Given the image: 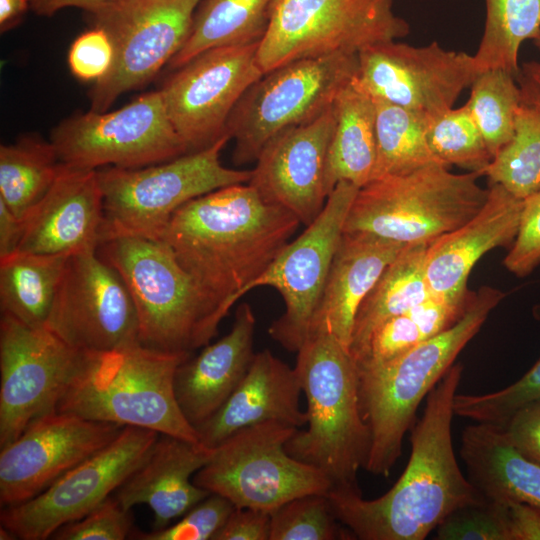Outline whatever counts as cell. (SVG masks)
<instances>
[{
    "label": "cell",
    "instance_id": "6da1fadb",
    "mask_svg": "<svg viewBox=\"0 0 540 540\" xmlns=\"http://www.w3.org/2000/svg\"><path fill=\"white\" fill-rule=\"evenodd\" d=\"M463 366L453 364L426 397L411 428V453L397 482L382 496L331 488L334 514L356 539L423 540L455 509L484 496L465 477L452 443L454 399Z\"/></svg>",
    "mask_w": 540,
    "mask_h": 540
},
{
    "label": "cell",
    "instance_id": "7a4b0ae2",
    "mask_svg": "<svg viewBox=\"0 0 540 540\" xmlns=\"http://www.w3.org/2000/svg\"><path fill=\"white\" fill-rule=\"evenodd\" d=\"M301 222L249 183L226 186L179 208L159 236L227 315L276 259Z\"/></svg>",
    "mask_w": 540,
    "mask_h": 540
},
{
    "label": "cell",
    "instance_id": "3957f363",
    "mask_svg": "<svg viewBox=\"0 0 540 540\" xmlns=\"http://www.w3.org/2000/svg\"><path fill=\"white\" fill-rule=\"evenodd\" d=\"M190 356L141 343L106 352L80 351L56 411L199 442L174 387L178 366Z\"/></svg>",
    "mask_w": 540,
    "mask_h": 540
},
{
    "label": "cell",
    "instance_id": "277c9868",
    "mask_svg": "<svg viewBox=\"0 0 540 540\" xmlns=\"http://www.w3.org/2000/svg\"><path fill=\"white\" fill-rule=\"evenodd\" d=\"M505 294L483 286L469 297L461 318L442 333L394 359L357 369L362 417L371 446L365 470L387 477L402 454L421 401L440 381L468 342L479 332Z\"/></svg>",
    "mask_w": 540,
    "mask_h": 540
},
{
    "label": "cell",
    "instance_id": "5b68a950",
    "mask_svg": "<svg viewBox=\"0 0 540 540\" xmlns=\"http://www.w3.org/2000/svg\"><path fill=\"white\" fill-rule=\"evenodd\" d=\"M307 402V429L297 430L285 449L323 472L332 488L361 493L370 430L360 409L357 369L349 351L332 335L308 336L295 365Z\"/></svg>",
    "mask_w": 540,
    "mask_h": 540
},
{
    "label": "cell",
    "instance_id": "8992f818",
    "mask_svg": "<svg viewBox=\"0 0 540 540\" xmlns=\"http://www.w3.org/2000/svg\"><path fill=\"white\" fill-rule=\"evenodd\" d=\"M125 280L136 307L139 341L166 352L209 344L226 316L159 238L118 236L97 247Z\"/></svg>",
    "mask_w": 540,
    "mask_h": 540
},
{
    "label": "cell",
    "instance_id": "52a82bcc",
    "mask_svg": "<svg viewBox=\"0 0 540 540\" xmlns=\"http://www.w3.org/2000/svg\"><path fill=\"white\" fill-rule=\"evenodd\" d=\"M431 164L404 175L384 176L359 188L343 232H363L402 244L433 239L470 220L489 188L477 172L455 174Z\"/></svg>",
    "mask_w": 540,
    "mask_h": 540
},
{
    "label": "cell",
    "instance_id": "ba28073f",
    "mask_svg": "<svg viewBox=\"0 0 540 540\" xmlns=\"http://www.w3.org/2000/svg\"><path fill=\"white\" fill-rule=\"evenodd\" d=\"M229 140L225 134L204 149L145 167L97 169L103 194L101 242L118 236L159 238L187 202L226 186L248 183L251 170L227 168L220 161Z\"/></svg>",
    "mask_w": 540,
    "mask_h": 540
},
{
    "label": "cell",
    "instance_id": "9c48e42d",
    "mask_svg": "<svg viewBox=\"0 0 540 540\" xmlns=\"http://www.w3.org/2000/svg\"><path fill=\"white\" fill-rule=\"evenodd\" d=\"M357 54L339 52L303 58L263 74L228 119L226 133L235 141L233 161H256L275 136L330 107L356 75Z\"/></svg>",
    "mask_w": 540,
    "mask_h": 540
},
{
    "label": "cell",
    "instance_id": "30bf717a",
    "mask_svg": "<svg viewBox=\"0 0 540 540\" xmlns=\"http://www.w3.org/2000/svg\"><path fill=\"white\" fill-rule=\"evenodd\" d=\"M297 430L271 421L234 433L214 448L209 462L194 475V484L237 508L270 514L294 498L327 494L332 488L329 478L285 449Z\"/></svg>",
    "mask_w": 540,
    "mask_h": 540
},
{
    "label": "cell",
    "instance_id": "8fae6325",
    "mask_svg": "<svg viewBox=\"0 0 540 540\" xmlns=\"http://www.w3.org/2000/svg\"><path fill=\"white\" fill-rule=\"evenodd\" d=\"M393 0H275L257 49L263 73L289 62L333 53H358L409 32Z\"/></svg>",
    "mask_w": 540,
    "mask_h": 540
},
{
    "label": "cell",
    "instance_id": "7c38bea8",
    "mask_svg": "<svg viewBox=\"0 0 540 540\" xmlns=\"http://www.w3.org/2000/svg\"><path fill=\"white\" fill-rule=\"evenodd\" d=\"M203 0H117L86 13L115 50L108 74L89 93L90 110L105 112L121 95L149 82L185 43Z\"/></svg>",
    "mask_w": 540,
    "mask_h": 540
},
{
    "label": "cell",
    "instance_id": "4fadbf2b",
    "mask_svg": "<svg viewBox=\"0 0 540 540\" xmlns=\"http://www.w3.org/2000/svg\"><path fill=\"white\" fill-rule=\"evenodd\" d=\"M50 142L61 163L80 169L140 168L188 153L160 90L114 111L70 116L53 128Z\"/></svg>",
    "mask_w": 540,
    "mask_h": 540
},
{
    "label": "cell",
    "instance_id": "5bb4252c",
    "mask_svg": "<svg viewBox=\"0 0 540 540\" xmlns=\"http://www.w3.org/2000/svg\"><path fill=\"white\" fill-rule=\"evenodd\" d=\"M160 433L125 426L118 436L37 496L2 507L1 525L22 540H46L99 506L145 460Z\"/></svg>",
    "mask_w": 540,
    "mask_h": 540
},
{
    "label": "cell",
    "instance_id": "9a60e30c",
    "mask_svg": "<svg viewBox=\"0 0 540 540\" xmlns=\"http://www.w3.org/2000/svg\"><path fill=\"white\" fill-rule=\"evenodd\" d=\"M358 187L341 181L329 194L319 216L289 242L267 270L247 288L268 286L277 290L284 313L268 333L289 352L297 353L306 341L312 317L321 298L345 220Z\"/></svg>",
    "mask_w": 540,
    "mask_h": 540
},
{
    "label": "cell",
    "instance_id": "2e32d148",
    "mask_svg": "<svg viewBox=\"0 0 540 540\" xmlns=\"http://www.w3.org/2000/svg\"><path fill=\"white\" fill-rule=\"evenodd\" d=\"M45 327L80 351L106 352L140 343L130 290L97 248L69 255Z\"/></svg>",
    "mask_w": 540,
    "mask_h": 540
},
{
    "label": "cell",
    "instance_id": "e0dca14e",
    "mask_svg": "<svg viewBox=\"0 0 540 540\" xmlns=\"http://www.w3.org/2000/svg\"><path fill=\"white\" fill-rule=\"evenodd\" d=\"M258 43L208 49L179 67L160 89L168 117L188 153L226 133L245 92L263 76Z\"/></svg>",
    "mask_w": 540,
    "mask_h": 540
},
{
    "label": "cell",
    "instance_id": "ac0fdd59",
    "mask_svg": "<svg viewBox=\"0 0 540 540\" xmlns=\"http://www.w3.org/2000/svg\"><path fill=\"white\" fill-rule=\"evenodd\" d=\"M80 350L47 327L11 316L0 320V448L16 440L35 419L56 411Z\"/></svg>",
    "mask_w": 540,
    "mask_h": 540
},
{
    "label": "cell",
    "instance_id": "d6986e66",
    "mask_svg": "<svg viewBox=\"0 0 540 540\" xmlns=\"http://www.w3.org/2000/svg\"><path fill=\"white\" fill-rule=\"evenodd\" d=\"M357 56L355 81L373 99L431 117L453 108L480 73L474 55L436 42L415 47L386 41L361 49Z\"/></svg>",
    "mask_w": 540,
    "mask_h": 540
},
{
    "label": "cell",
    "instance_id": "ffe728a7",
    "mask_svg": "<svg viewBox=\"0 0 540 540\" xmlns=\"http://www.w3.org/2000/svg\"><path fill=\"white\" fill-rule=\"evenodd\" d=\"M125 426L53 411L0 452L1 507L23 503L111 443Z\"/></svg>",
    "mask_w": 540,
    "mask_h": 540
},
{
    "label": "cell",
    "instance_id": "44dd1931",
    "mask_svg": "<svg viewBox=\"0 0 540 540\" xmlns=\"http://www.w3.org/2000/svg\"><path fill=\"white\" fill-rule=\"evenodd\" d=\"M335 124L333 103L271 139L251 170L248 183L260 196L292 212L305 226L319 216L328 198L325 172Z\"/></svg>",
    "mask_w": 540,
    "mask_h": 540
},
{
    "label": "cell",
    "instance_id": "7402d4cb",
    "mask_svg": "<svg viewBox=\"0 0 540 540\" xmlns=\"http://www.w3.org/2000/svg\"><path fill=\"white\" fill-rule=\"evenodd\" d=\"M523 199L491 183L486 202L466 223L429 242L425 274L432 295L466 304L467 281L479 259L490 250L513 243Z\"/></svg>",
    "mask_w": 540,
    "mask_h": 540
},
{
    "label": "cell",
    "instance_id": "603a6c76",
    "mask_svg": "<svg viewBox=\"0 0 540 540\" xmlns=\"http://www.w3.org/2000/svg\"><path fill=\"white\" fill-rule=\"evenodd\" d=\"M22 224L17 251L71 255L97 248L103 224V194L97 169L63 164L53 186Z\"/></svg>",
    "mask_w": 540,
    "mask_h": 540
},
{
    "label": "cell",
    "instance_id": "cb8c5ba5",
    "mask_svg": "<svg viewBox=\"0 0 540 540\" xmlns=\"http://www.w3.org/2000/svg\"><path fill=\"white\" fill-rule=\"evenodd\" d=\"M301 383L294 368L270 350L255 353L237 388L206 421L196 426L199 442L215 448L234 433L265 422L301 428L307 424L301 410Z\"/></svg>",
    "mask_w": 540,
    "mask_h": 540
},
{
    "label": "cell",
    "instance_id": "d4e9b609",
    "mask_svg": "<svg viewBox=\"0 0 540 540\" xmlns=\"http://www.w3.org/2000/svg\"><path fill=\"white\" fill-rule=\"evenodd\" d=\"M213 453L214 448L200 442L160 434L145 460L116 490L115 498L127 510L149 506L153 529L165 528L211 494L195 485L193 477Z\"/></svg>",
    "mask_w": 540,
    "mask_h": 540
},
{
    "label": "cell",
    "instance_id": "484cf974",
    "mask_svg": "<svg viewBox=\"0 0 540 540\" xmlns=\"http://www.w3.org/2000/svg\"><path fill=\"white\" fill-rule=\"evenodd\" d=\"M405 245L368 233L343 232L308 336L328 333L349 351L360 304Z\"/></svg>",
    "mask_w": 540,
    "mask_h": 540
},
{
    "label": "cell",
    "instance_id": "4316f807",
    "mask_svg": "<svg viewBox=\"0 0 540 540\" xmlns=\"http://www.w3.org/2000/svg\"><path fill=\"white\" fill-rule=\"evenodd\" d=\"M256 318L251 306H238L230 332L182 362L175 374V395L194 428L211 417L246 375L254 352Z\"/></svg>",
    "mask_w": 540,
    "mask_h": 540
},
{
    "label": "cell",
    "instance_id": "83f0119b",
    "mask_svg": "<svg viewBox=\"0 0 540 540\" xmlns=\"http://www.w3.org/2000/svg\"><path fill=\"white\" fill-rule=\"evenodd\" d=\"M468 479L487 499L540 508V464L523 455L502 426L476 422L461 435Z\"/></svg>",
    "mask_w": 540,
    "mask_h": 540
},
{
    "label": "cell",
    "instance_id": "f1b7e54d",
    "mask_svg": "<svg viewBox=\"0 0 540 540\" xmlns=\"http://www.w3.org/2000/svg\"><path fill=\"white\" fill-rule=\"evenodd\" d=\"M334 107L336 124L325 172L328 196L341 181L358 188L369 183L377 158L375 102L355 76L340 90Z\"/></svg>",
    "mask_w": 540,
    "mask_h": 540
},
{
    "label": "cell",
    "instance_id": "f546056e",
    "mask_svg": "<svg viewBox=\"0 0 540 540\" xmlns=\"http://www.w3.org/2000/svg\"><path fill=\"white\" fill-rule=\"evenodd\" d=\"M429 241L406 244L360 304L355 316L349 353L356 352L385 320L405 313L432 293L425 274Z\"/></svg>",
    "mask_w": 540,
    "mask_h": 540
},
{
    "label": "cell",
    "instance_id": "4dcf8cb0",
    "mask_svg": "<svg viewBox=\"0 0 540 540\" xmlns=\"http://www.w3.org/2000/svg\"><path fill=\"white\" fill-rule=\"evenodd\" d=\"M68 257L17 251L0 259L1 314L45 327Z\"/></svg>",
    "mask_w": 540,
    "mask_h": 540
},
{
    "label": "cell",
    "instance_id": "1f68e13d",
    "mask_svg": "<svg viewBox=\"0 0 540 540\" xmlns=\"http://www.w3.org/2000/svg\"><path fill=\"white\" fill-rule=\"evenodd\" d=\"M275 0H203L190 33L169 67L178 69L215 47L258 43L265 35Z\"/></svg>",
    "mask_w": 540,
    "mask_h": 540
},
{
    "label": "cell",
    "instance_id": "d6a6232c",
    "mask_svg": "<svg viewBox=\"0 0 540 540\" xmlns=\"http://www.w3.org/2000/svg\"><path fill=\"white\" fill-rule=\"evenodd\" d=\"M62 163L53 144L25 136L0 146V200L22 221L56 181Z\"/></svg>",
    "mask_w": 540,
    "mask_h": 540
},
{
    "label": "cell",
    "instance_id": "836d02e7",
    "mask_svg": "<svg viewBox=\"0 0 540 540\" xmlns=\"http://www.w3.org/2000/svg\"><path fill=\"white\" fill-rule=\"evenodd\" d=\"M374 102L377 158L372 180L441 164L427 142L431 116L382 100Z\"/></svg>",
    "mask_w": 540,
    "mask_h": 540
},
{
    "label": "cell",
    "instance_id": "e575fe53",
    "mask_svg": "<svg viewBox=\"0 0 540 540\" xmlns=\"http://www.w3.org/2000/svg\"><path fill=\"white\" fill-rule=\"evenodd\" d=\"M483 35L474 59L479 72L503 69L519 72L523 42L540 33V0H485Z\"/></svg>",
    "mask_w": 540,
    "mask_h": 540
},
{
    "label": "cell",
    "instance_id": "d590c367",
    "mask_svg": "<svg viewBox=\"0 0 540 540\" xmlns=\"http://www.w3.org/2000/svg\"><path fill=\"white\" fill-rule=\"evenodd\" d=\"M483 175L520 199L540 190L539 110L521 104L513 137L493 157Z\"/></svg>",
    "mask_w": 540,
    "mask_h": 540
},
{
    "label": "cell",
    "instance_id": "8d00e7d4",
    "mask_svg": "<svg viewBox=\"0 0 540 540\" xmlns=\"http://www.w3.org/2000/svg\"><path fill=\"white\" fill-rule=\"evenodd\" d=\"M494 157L513 137L521 95L514 75L503 69L478 74L466 102Z\"/></svg>",
    "mask_w": 540,
    "mask_h": 540
},
{
    "label": "cell",
    "instance_id": "74e56055",
    "mask_svg": "<svg viewBox=\"0 0 540 540\" xmlns=\"http://www.w3.org/2000/svg\"><path fill=\"white\" fill-rule=\"evenodd\" d=\"M427 142L436 160L483 175L493 159L467 104L430 118Z\"/></svg>",
    "mask_w": 540,
    "mask_h": 540
},
{
    "label": "cell",
    "instance_id": "f35d334b",
    "mask_svg": "<svg viewBox=\"0 0 540 540\" xmlns=\"http://www.w3.org/2000/svg\"><path fill=\"white\" fill-rule=\"evenodd\" d=\"M338 522L327 494H307L271 513L270 540L356 539Z\"/></svg>",
    "mask_w": 540,
    "mask_h": 540
},
{
    "label": "cell",
    "instance_id": "ab89813d",
    "mask_svg": "<svg viewBox=\"0 0 540 540\" xmlns=\"http://www.w3.org/2000/svg\"><path fill=\"white\" fill-rule=\"evenodd\" d=\"M540 399V358L517 381L484 394H456L455 415L502 426L518 409Z\"/></svg>",
    "mask_w": 540,
    "mask_h": 540
},
{
    "label": "cell",
    "instance_id": "60d3db41",
    "mask_svg": "<svg viewBox=\"0 0 540 540\" xmlns=\"http://www.w3.org/2000/svg\"><path fill=\"white\" fill-rule=\"evenodd\" d=\"M507 502L484 499L461 506L437 527L439 540H509Z\"/></svg>",
    "mask_w": 540,
    "mask_h": 540
},
{
    "label": "cell",
    "instance_id": "b9f144b4",
    "mask_svg": "<svg viewBox=\"0 0 540 540\" xmlns=\"http://www.w3.org/2000/svg\"><path fill=\"white\" fill-rule=\"evenodd\" d=\"M234 509V504L227 498L211 493L167 527L153 529L150 532L133 530L129 538L136 540H214Z\"/></svg>",
    "mask_w": 540,
    "mask_h": 540
},
{
    "label": "cell",
    "instance_id": "7bdbcfd3",
    "mask_svg": "<svg viewBox=\"0 0 540 540\" xmlns=\"http://www.w3.org/2000/svg\"><path fill=\"white\" fill-rule=\"evenodd\" d=\"M132 525L130 510L123 508L115 497H109L84 517L60 527L51 539L123 540L130 537Z\"/></svg>",
    "mask_w": 540,
    "mask_h": 540
},
{
    "label": "cell",
    "instance_id": "ee69618b",
    "mask_svg": "<svg viewBox=\"0 0 540 540\" xmlns=\"http://www.w3.org/2000/svg\"><path fill=\"white\" fill-rule=\"evenodd\" d=\"M503 264L518 277L540 265V190L523 199L518 232Z\"/></svg>",
    "mask_w": 540,
    "mask_h": 540
},
{
    "label": "cell",
    "instance_id": "f6af8a7d",
    "mask_svg": "<svg viewBox=\"0 0 540 540\" xmlns=\"http://www.w3.org/2000/svg\"><path fill=\"white\" fill-rule=\"evenodd\" d=\"M114 58V45L109 35L101 28L92 27L72 43L68 65L76 78L97 82L111 70Z\"/></svg>",
    "mask_w": 540,
    "mask_h": 540
},
{
    "label": "cell",
    "instance_id": "bcb514c9",
    "mask_svg": "<svg viewBox=\"0 0 540 540\" xmlns=\"http://www.w3.org/2000/svg\"><path fill=\"white\" fill-rule=\"evenodd\" d=\"M502 427L523 455L540 464V399L518 409Z\"/></svg>",
    "mask_w": 540,
    "mask_h": 540
},
{
    "label": "cell",
    "instance_id": "7dc6e473",
    "mask_svg": "<svg viewBox=\"0 0 540 540\" xmlns=\"http://www.w3.org/2000/svg\"><path fill=\"white\" fill-rule=\"evenodd\" d=\"M270 524V513L235 507L214 540H270Z\"/></svg>",
    "mask_w": 540,
    "mask_h": 540
},
{
    "label": "cell",
    "instance_id": "c3c4849f",
    "mask_svg": "<svg viewBox=\"0 0 540 540\" xmlns=\"http://www.w3.org/2000/svg\"><path fill=\"white\" fill-rule=\"evenodd\" d=\"M509 540H540V508L522 502H507Z\"/></svg>",
    "mask_w": 540,
    "mask_h": 540
},
{
    "label": "cell",
    "instance_id": "681fc988",
    "mask_svg": "<svg viewBox=\"0 0 540 540\" xmlns=\"http://www.w3.org/2000/svg\"><path fill=\"white\" fill-rule=\"evenodd\" d=\"M22 232V221L0 200V259L17 252Z\"/></svg>",
    "mask_w": 540,
    "mask_h": 540
},
{
    "label": "cell",
    "instance_id": "f907efd6",
    "mask_svg": "<svg viewBox=\"0 0 540 540\" xmlns=\"http://www.w3.org/2000/svg\"><path fill=\"white\" fill-rule=\"evenodd\" d=\"M521 104L540 111V61L522 64L516 77Z\"/></svg>",
    "mask_w": 540,
    "mask_h": 540
},
{
    "label": "cell",
    "instance_id": "816d5d0a",
    "mask_svg": "<svg viewBox=\"0 0 540 540\" xmlns=\"http://www.w3.org/2000/svg\"><path fill=\"white\" fill-rule=\"evenodd\" d=\"M117 0H30V8L39 16L51 17L66 7H77L91 12Z\"/></svg>",
    "mask_w": 540,
    "mask_h": 540
},
{
    "label": "cell",
    "instance_id": "f5cc1de1",
    "mask_svg": "<svg viewBox=\"0 0 540 540\" xmlns=\"http://www.w3.org/2000/svg\"><path fill=\"white\" fill-rule=\"evenodd\" d=\"M29 8L30 0H0L1 32L18 24Z\"/></svg>",
    "mask_w": 540,
    "mask_h": 540
},
{
    "label": "cell",
    "instance_id": "db71d44e",
    "mask_svg": "<svg viewBox=\"0 0 540 540\" xmlns=\"http://www.w3.org/2000/svg\"><path fill=\"white\" fill-rule=\"evenodd\" d=\"M0 539L1 540H14V539H17V537L15 536V534L13 532H11L8 528L4 527L1 525V528H0Z\"/></svg>",
    "mask_w": 540,
    "mask_h": 540
},
{
    "label": "cell",
    "instance_id": "11a10c76",
    "mask_svg": "<svg viewBox=\"0 0 540 540\" xmlns=\"http://www.w3.org/2000/svg\"><path fill=\"white\" fill-rule=\"evenodd\" d=\"M533 43L540 50V33L536 38L533 39Z\"/></svg>",
    "mask_w": 540,
    "mask_h": 540
}]
</instances>
